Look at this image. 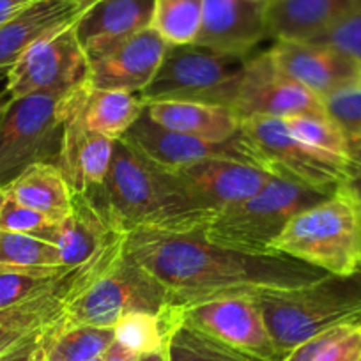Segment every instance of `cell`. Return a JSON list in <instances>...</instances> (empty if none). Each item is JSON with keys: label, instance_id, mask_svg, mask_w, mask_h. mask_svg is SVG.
<instances>
[{"label": "cell", "instance_id": "obj_35", "mask_svg": "<svg viewBox=\"0 0 361 361\" xmlns=\"http://www.w3.org/2000/svg\"><path fill=\"white\" fill-rule=\"evenodd\" d=\"M57 227L59 221L11 199H6V202L0 207V231L39 235V238L54 243Z\"/></svg>", "mask_w": 361, "mask_h": 361}, {"label": "cell", "instance_id": "obj_15", "mask_svg": "<svg viewBox=\"0 0 361 361\" xmlns=\"http://www.w3.org/2000/svg\"><path fill=\"white\" fill-rule=\"evenodd\" d=\"M269 55L276 68L319 98L361 78V64L315 41L275 39Z\"/></svg>", "mask_w": 361, "mask_h": 361}, {"label": "cell", "instance_id": "obj_6", "mask_svg": "<svg viewBox=\"0 0 361 361\" xmlns=\"http://www.w3.org/2000/svg\"><path fill=\"white\" fill-rule=\"evenodd\" d=\"M248 57L199 44H169L154 78L138 96L144 103L188 102L234 110Z\"/></svg>", "mask_w": 361, "mask_h": 361}, {"label": "cell", "instance_id": "obj_11", "mask_svg": "<svg viewBox=\"0 0 361 361\" xmlns=\"http://www.w3.org/2000/svg\"><path fill=\"white\" fill-rule=\"evenodd\" d=\"M172 310L183 324L199 329L234 349L266 361L286 360L267 331L255 298H225Z\"/></svg>", "mask_w": 361, "mask_h": 361}, {"label": "cell", "instance_id": "obj_8", "mask_svg": "<svg viewBox=\"0 0 361 361\" xmlns=\"http://www.w3.org/2000/svg\"><path fill=\"white\" fill-rule=\"evenodd\" d=\"M238 142L252 165L275 179L305 186L321 195H331L342 185L354 183L356 177L354 170L322 158L296 140L279 117H241Z\"/></svg>", "mask_w": 361, "mask_h": 361}, {"label": "cell", "instance_id": "obj_46", "mask_svg": "<svg viewBox=\"0 0 361 361\" xmlns=\"http://www.w3.org/2000/svg\"><path fill=\"white\" fill-rule=\"evenodd\" d=\"M92 361H103V356H99V357H96V360H92Z\"/></svg>", "mask_w": 361, "mask_h": 361}, {"label": "cell", "instance_id": "obj_20", "mask_svg": "<svg viewBox=\"0 0 361 361\" xmlns=\"http://www.w3.org/2000/svg\"><path fill=\"white\" fill-rule=\"evenodd\" d=\"M80 106L82 103L66 121L57 166L73 192H94L109 176L116 140L90 131L80 116Z\"/></svg>", "mask_w": 361, "mask_h": 361}, {"label": "cell", "instance_id": "obj_31", "mask_svg": "<svg viewBox=\"0 0 361 361\" xmlns=\"http://www.w3.org/2000/svg\"><path fill=\"white\" fill-rule=\"evenodd\" d=\"M0 267H64L55 243L32 234L0 231Z\"/></svg>", "mask_w": 361, "mask_h": 361}, {"label": "cell", "instance_id": "obj_33", "mask_svg": "<svg viewBox=\"0 0 361 361\" xmlns=\"http://www.w3.org/2000/svg\"><path fill=\"white\" fill-rule=\"evenodd\" d=\"M68 267H0V308L18 305L44 293Z\"/></svg>", "mask_w": 361, "mask_h": 361}, {"label": "cell", "instance_id": "obj_5", "mask_svg": "<svg viewBox=\"0 0 361 361\" xmlns=\"http://www.w3.org/2000/svg\"><path fill=\"white\" fill-rule=\"evenodd\" d=\"M89 82L64 94H30L11 99L0 116V186L34 163H55L68 117L78 109Z\"/></svg>", "mask_w": 361, "mask_h": 361}, {"label": "cell", "instance_id": "obj_37", "mask_svg": "<svg viewBox=\"0 0 361 361\" xmlns=\"http://www.w3.org/2000/svg\"><path fill=\"white\" fill-rule=\"evenodd\" d=\"M43 333H37V335H32L27 340H23L22 343H18V345L13 347L11 350L2 354V356H0V361H30L32 360V354L34 350H36L37 343H39L41 336H43Z\"/></svg>", "mask_w": 361, "mask_h": 361}, {"label": "cell", "instance_id": "obj_36", "mask_svg": "<svg viewBox=\"0 0 361 361\" xmlns=\"http://www.w3.org/2000/svg\"><path fill=\"white\" fill-rule=\"evenodd\" d=\"M315 43L328 44L335 50L342 51L347 57L354 59L361 64V8L350 13L349 16L333 25L319 37H315Z\"/></svg>", "mask_w": 361, "mask_h": 361}, {"label": "cell", "instance_id": "obj_9", "mask_svg": "<svg viewBox=\"0 0 361 361\" xmlns=\"http://www.w3.org/2000/svg\"><path fill=\"white\" fill-rule=\"evenodd\" d=\"M324 197L328 195L294 183L271 179L253 197L218 211L202 228V234L220 246L255 255H273L271 243L279 238L290 218Z\"/></svg>", "mask_w": 361, "mask_h": 361}, {"label": "cell", "instance_id": "obj_1", "mask_svg": "<svg viewBox=\"0 0 361 361\" xmlns=\"http://www.w3.org/2000/svg\"><path fill=\"white\" fill-rule=\"evenodd\" d=\"M126 250L165 287L172 308L298 289L328 275L280 253L255 255L220 246L202 228L180 234L131 231Z\"/></svg>", "mask_w": 361, "mask_h": 361}, {"label": "cell", "instance_id": "obj_42", "mask_svg": "<svg viewBox=\"0 0 361 361\" xmlns=\"http://www.w3.org/2000/svg\"><path fill=\"white\" fill-rule=\"evenodd\" d=\"M9 102H11V98H9V94L4 90V92L0 94V116H2V114L6 112V109H8Z\"/></svg>", "mask_w": 361, "mask_h": 361}, {"label": "cell", "instance_id": "obj_18", "mask_svg": "<svg viewBox=\"0 0 361 361\" xmlns=\"http://www.w3.org/2000/svg\"><path fill=\"white\" fill-rule=\"evenodd\" d=\"M176 173L197 199L216 213L250 199L275 179L259 166L238 159H206Z\"/></svg>", "mask_w": 361, "mask_h": 361}, {"label": "cell", "instance_id": "obj_39", "mask_svg": "<svg viewBox=\"0 0 361 361\" xmlns=\"http://www.w3.org/2000/svg\"><path fill=\"white\" fill-rule=\"evenodd\" d=\"M32 2L34 0H0V25H4L9 18Z\"/></svg>", "mask_w": 361, "mask_h": 361}, {"label": "cell", "instance_id": "obj_13", "mask_svg": "<svg viewBox=\"0 0 361 361\" xmlns=\"http://www.w3.org/2000/svg\"><path fill=\"white\" fill-rule=\"evenodd\" d=\"M166 48L169 43L152 27H147L133 36L87 51V82L92 89L126 90L140 94L154 78Z\"/></svg>", "mask_w": 361, "mask_h": 361}, {"label": "cell", "instance_id": "obj_2", "mask_svg": "<svg viewBox=\"0 0 361 361\" xmlns=\"http://www.w3.org/2000/svg\"><path fill=\"white\" fill-rule=\"evenodd\" d=\"M94 195L119 231L195 232L216 211L197 199L176 172L161 169L124 144L116 142L112 165Z\"/></svg>", "mask_w": 361, "mask_h": 361}, {"label": "cell", "instance_id": "obj_12", "mask_svg": "<svg viewBox=\"0 0 361 361\" xmlns=\"http://www.w3.org/2000/svg\"><path fill=\"white\" fill-rule=\"evenodd\" d=\"M234 110L239 117L279 119L301 114H326L322 99L280 71L267 50L248 57Z\"/></svg>", "mask_w": 361, "mask_h": 361}, {"label": "cell", "instance_id": "obj_16", "mask_svg": "<svg viewBox=\"0 0 361 361\" xmlns=\"http://www.w3.org/2000/svg\"><path fill=\"white\" fill-rule=\"evenodd\" d=\"M99 0H34L0 25V71H8L30 47L76 25Z\"/></svg>", "mask_w": 361, "mask_h": 361}, {"label": "cell", "instance_id": "obj_30", "mask_svg": "<svg viewBox=\"0 0 361 361\" xmlns=\"http://www.w3.org/2000/svg\"><path fill=\"white\" fill-rule=\"evenodd\" d=\"M151 27L169 44H193L202 27V0H154Z\"/></svg>", "mask_w": 361, "mask_h": 361}, {"label": "cell", "instance_id": "obj_32", "mask_svg": "<svg viewBox=\"0 0 361 361\" xmlns=\"http://www.w3.org/2000/svg\"><path fill=\"white\" fill-rule=\"evenodd\" d=\"M169 310L163 315L147 314V312L126 314L114 328L116 340L138 356L163 349L166 345V336L170 329Z\"/></svg>", "mask_w": 361, "mask_h": 361}, {"label": "cell", "instance_id": "obj_23", "mask_svg": "<svg viewBox=\"0 0 361 361\" xmlns=\"http://www.w3.org/2000/svg\"><path fill=\"white\" fill-rule=\"evenodd\" d=\"M152 8L154 0H99L76 23L85 54L151 27Z\"/></svg>", "mask_w": 361, "mask_h": 361}, {"label": "cell", "instance_id": "obj_44", "mask_svg": "<svg viewBox=\"0 0 361 361\" xmlns=\"http://www.w3.org/2000/svg\"><path fill=\"white\" fill-rule=\"evenodd\" d=\"M257 4H260V6H264V8H271V6L273 4H276V2H280V0H255Z\"/></svg>", "mask_w": 361, "mask_h": 361}, {"label": "cell", "instance_id": "obj_34", "mask_svg": "<svg viewBox=\"0 0 361 361\" xmlns=\"http://www.w3.org/2000/svg\"><path fill=\"white\" fill-rule=\"evenodd\" d=\"M322 105L350 138L361 137V78L329 92L322 98Z\"/></svg>", "mask_w": 361, "mask_h": 361}, {"label": "cell", "instance_id": "obj_26", "mask_svg": "<svg viewBox=\"0 0 361 361\" xmlns=\"http://www.w3.org/2000/svg\"><path fill=\"white\" fill-rule=\"evenodd\" d=\"M296 140L329 161L356 172L353 140L328 114H301L283 119Z\"/></svg>", "mask_w": 361, "mask_h": 361}, {"label": "cell", "instance_id": "obj_3", "mask_svg": "<svg viewBox=\"0 0 361 361\" xmlns=\"http://www.w3.org/2000/svg\"><path fill=\"white\" fill-rule=\"evenodd\" d=\"M269 250L329 275L361 271V195L354 183L294 214Z\"/></svg>", "mask_w": 361, "mask_h": 361}, {"label": "cell", "instance_id": "obj_29", "mask_svg": "<svg viewBox=\"0 0 361 361\" xmlns=\"http://www.w3.org/2000/svg\"><path fill=\"white\" fill-rule=\"evenodd\" d=\"M361 324H340L294 347L283 361H357Z\"/></svg>", "mask_w": 361, "mask_h": 361}, {"label": "cell", "instance_id": "obj_45", "mask_svg": "<svg viewBox=\"0 0 361 361\" xmlns=\"http://www.w3.org/2000/svg\"><path fill=\"white\" fill-rule=\"evenodd\" d=\"M6 199H8V195H6L4 186H0V207H2V204L6 202Z\"/></svg>", "mask_w": 361, "mask_h": 361}, {"label": "cell", "instance_id": "obj_14", "mask_svg": "<svg viewBox=\"0 0 361 361\" xmlns=\"http://www.w3.org/2000/svg\"><path fill=\"white\" fill-rule=\"evenodd\" d=\"M121 140L140 152L149 161L170 172L206 159H238L250 163L239 147L238 135L227 142L202 140L159 126L147 116V112L142 114L140 119Z\"/></svg>", "mask_w": 361, "mask_h": 361}, {"label": "cell", "instance_id": "obj_28", "mask_svg": "<svg viewBox=\"0 0 361 361\" xmlns=\"http://www.w3.org/2000/svg\"><path fill=\"white\" fill-rule=\"evenodd\" d=\"M169 315L170 329L165 345L169 361H266L183 324L173 315L172 307Z\"/></svg>", "mask_w": 361, "mask_h": 361}, {"label": "cell", "instance_id": "obj_47", "mask_svg": "<svg viewBox=\"0 0 361 361\" xmlns=\"http://www.w3.org/2000/svg\"><path fill=\"white\" fill-rule=\"evenodd\" d=\"M357 361H361V356H360V360H357Z\"/></svg>", "mask_w": 361, "mask_h": 361}, {"label": "cell", "instance_id": "obj_4", "mask_svg": "<svg viewBox=\"0 0 361 361\" xmlns=\"http://www.w3.org/2000/svg\"><path fill=\"white\" fill-rule=\"evenodd\" d=\"M271 338L283 356L340 324H361V271L324 275L303 287L255 298Z\"/></svg>", "mask_w": 361, "mask_h": 361}, {"label": "cell", "instance_id": "obj_40", "mask_svg": "<svg viewBox=\"0 0 361 361\" xmlns=\"http://www.w3.org/2000/svg\"><path fill=\"white\" fill-rule=\"evenodd\" d=\"M353 140L354 159H356V177H354V186L361 195V137L350 138Z\"/></svg>", "mask_w": 361, "mask_h": 361}, {"label": "cell", "instance_id": "obj_19", "mask_svg": "<svg viewBox=\"0 0 361 361\" xmlns=\"http://www.w3.org/2000/svg\"><path fill=\"white\" fill-rule=\"evenodd\" d=\"M124 234L128 232L112 224L94 195L73 192L71 211L59 221L54 243L61 253L62 266L73 269L96 259L110 243Z\"/></svg>", "mask_w": 361, "mask_h": 361}, {"label": "cell", "instance_id": "obj_24", "mask_svg": "<svg viewBox=\"0 0 361 361\" xmlns=\"http://www.w3.org/2000/svg\"><path fill=\"white\" fill-rule=\"evenodd\" d=\"M8 199L61 221L71 211L73 190L55 163H34L4 186Z\"/></svg>", "mask_w": 361, "mask_h": 361}, {"label": "cell", "instance_id": "obj_41", "mask_svg": "<svg viewBox=\"0 0 361 361\" xmlns=\"http://www.w3.org/2000/svg\"><path fill=\"white\" fill-rule=\"evenodd\" d=\"M137 361H169V356H166V347L158 350H152V353H145L138 356Z\"/></svg>", "mask_w": 361, "mask_h": 361}, {"label": "cell", "instance_id": "obj_38", "mask_svg": "<svg viewBox=\"0 0 361 361\" xmlns=\"http://www.w3.org/2000/svg\"><path fill=\"white\" fill-rule=\"evenodd\" d=\"M138 354H135L133 350L126 349L124 345H121L117 340H114L112 345L105 350L103 354V361H137Z\"/></svg>", "mask_w": 361, "mask_h": 361}, {"label": "cell", "instance_id": "obj_10", "mask_svg": "<svg viewBox=\"0 0 361 361\" xmlns=\"http://www.w3.org/2000/svg\"><path fill=\"white\" fill-rule=\"evenodd\" d=\"M6 92L11 99L30 94H64L85 85L89 59L76 34V25L30 47L6 71Z\"/></svg>", "mask_w": 361, "mask_h": 361}, {"label": "cell", "instance_id": "obj_27", "mask_svg": "<svg viewBox=\"0 0 361 361\" xmlns=\"http://www.w3.org/2000/svg\"><path fill=\"white\" fill-rule=\"evenodd\" d=\"M114 340V328L62 326L59 321L43 333L39 343L47 361H92L103 356Z\"/></svg>", "mask_w": 361, "mask_h": 361}, {"label": "cell", "instance_id": "obj_17", "mask_svg": "<svg viewBox=\"0 0 361 361\" xmlns=\"http://www.w3.org/2000/svg\"><path fill=\"white\" fill-rule=\"evenodd\" d=\"M266 37H271L267 9L255 0H202V27L193 44L252 55Z\"/></svg>", "mask_w": 361, "mask_h": 361}, {"label": "cell", "instance_id": "obj_22", "mask_svg": "<svg viewBox=\"0 0 361 361\" xmlns=\"http://www.w3.org/2000/svg\"><path fill=\"white\" fill-rule=\"evenodd\" d=\"M145 112L166 130L209 142H227L239 133L241 117L228 106L188 102L145 103Z\"/></svg>", "mask_w": 361, "mask_h": 361}, {"label": "cell", "instance_id": "obj_25", "mask_svg": "<svg viewBox=\"0 0 361 361\" xmlns=\"http://www.w3.org/2000/svg\"><path fill=\"white\" fill-rule=\"evenodd\" d=\"M145 112L140 96L126 90H102L89 87L83 96L80 116L90 131L121 140Z\"/></svg>", "mask_w": 361, "mask_h": 361}, {"label": "cell", "instance_id": "obj_21", "mask_svg": "<svg viewBox=\"0 0 361 361\" xmlns=\"http://www.w3.org/2000/svg\"><path fill=\"white\" fill-rule=\"evenodd\" d=\"M361 8V0H280L267 8L273 39L314 41Z\"/></svg>", "mask_w": 361, "mask_h": 361}, {"label": "cell", "instance_id": "obj_43", "mask_svg": "<svg viewBox=\"0 0 361 361\" xmlns=\"http://www.w3.org/2000/svg\"><path fill=\"white\" fill-rule=\"evenodd\" d=\"M39 342H41V340H39ZM30 361H47L43 350H41V343H37L36 350H34V354H32V360H30Z\"/></svg>", "mask_w": 361, "mask_h": 361}, {"label": "cell", "instance_id": "obj_7", "mask_svg": "<svg viewBox=\"0 0 361 361\" xmlns=\"http://www.w3.org/2000/svg\"><path fill=\"white\" fill-rule=\"evenodd\" d=\"M169 308L165 287L128 253L124 245L94 280L69 301L61 324L116 328L121 317L131 312L163 315Z\"/></svg>", "mask_w": 361, "mask_h": 361}]
</instances>
